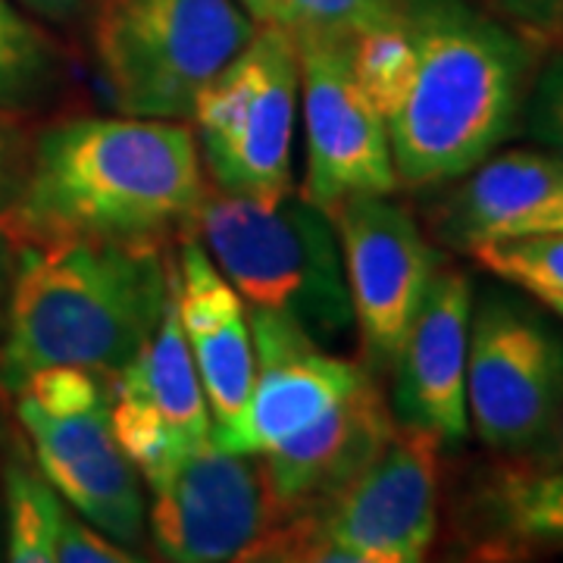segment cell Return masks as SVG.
<instances>
[{
    "label": "cell",
    "instance_id": "obj_19",
    "mask_svg": "<svg viewBox=\"0 0 563 563\" xmlns=\"http://www.w3.org/2000/svg\"><path fill=\"white\" fill-rule=\"evenodd\" d=\"M476 510L488 548L563 551V466L542 461L495 470Z\"/></svg>",
    "mask_w": 563,
    "mask_h": 563
},
{
    "label": "cell",
    "instance_id": "obj_13",
    "mask_svg": "<svg viewBox=\"0 0 563 563\" xmlns=\"http://www.w3.org/2000/svg\"><path fill=\"white\" fill-rule=\"evenodd\" d=\"M110 422L117 442L141 473L154 479L185 451L213 439L210 407L179 320V269L154 335L110 376Z\"/></svg>",
    "mask_w": 563,
    "mask_h": 563
},
{
    "label": "cell",
    "instance_id": "obj_29",
    "mask_svg": "<svg viewBox=\"0 0 563 563\" xmlns=\"http://www.w3.org/2000/svg\"><path fill=\"white\" fill-rule=\"evenodd\" d=\"M261 25H285V0H239Z\"/></svg>",
    "mask_w": 563,
    "mask_h": 563
},
{
    "label": "cell",
    "instance_id": "obj_25",
    "mask_svg": "<svg viewBox=\"0 0 563 563\" xmlns=\"http://www.w3.org/2000/svg\"><path fill=\"white\" fill-rule=\"evenodd\" d=\"M479 3L542 51H551L563 41V0H479Z\"/></svg>",
    "mask_w": 563,
    "mask_h": 563
},
{
    "label": "cell",
    "instance_id": "obj_2",
    "mask_svg": "<svg viewBox=\"0 0 563 563\" xmlns=\"http://www.w3.org/2000/svg\"><path fill=\"white\" fill-rule=\"evenodd\" d=\"M207 176L191 125L151 117H69L32 139L13 242L176 244L195 232Z\"/></svg>",
    "mask_w": 563,
    "mask_h": 563
},
{
    "label": "cell",
    "instance_id": "obj_23",
    "mask_svg": "<svg viewBox=\"0 0 563 563\" xmlns=\"http://www.w3.org/2000/svg\"><path fill=\"white\" fill-rule=\"evenodd\" d=\"M391 16V0H285L291 35L357 41Z\"/></svg>",
    "mask_w": 563,
    "mask_h": 563
},
{
    "label": "cell",
    "instance_id": "obj_15",
    "mask_svg": "<svg viewBox=\"0 0 563 563\" xmlns=\"http://www.w3.org/2000/svg\"><path fill=\"white\" fill-rule=\"evenodd\" d=\"M176 269L181 332L207 395L213 442L242 451L244 417L257 373L247 303L210 261L195 232L176 242Z\"/></svg>",
    "mask_w": 563,
    "mask_h": 563
},
{
    "label": "cell",
    "instance_id": "obj_16",
    "mask_svg": "<svg viewBox=\"0 0 563 563\" xmlns=\"http://www.w3.org/2000/svg\"><path fill=\"white\" fill-rule=\"evenodd\" d=\"M254 335V388L244 417V454H266L351 395L373 373L325 351L310 332L282 313L247 310Z\"/></svg>",
    "mask_w": 563,
    "mask_h": 563
},
{
    "label": "cell",
    "instance_id": "obj_6",
    "mask_svg": "<svg viewBox=\"0 0 563 563\" xmlns=\"http://www.w3.org/2000/svg\"><path fill=\"white\" fill-rule=\"evenodd\" d=\"M439 451L432 435L398 426L342 492L273 526L251 561H426L439 536Z\"/></svg>",
    "mask_w": 563,
    "mask_h": 563
},
{
    "label": "cell",
    "instance_id": "obj_10",
    "mask_svg": "<svg viewBox=\"0 0 563 563\" xmlns=\"http://www.w3.org/2000/svg\"><path fill=\"white\" fill-rule=\"evenodd\" d=\"M147 536L173 563L251 561L276 526L261 457L203 442L144 483Z\"/></svg>",
    "mask_w": 563,
    "mask_h": 563
},
{
    "label": "cell",
    "instance_id": "obj_22",
    "mask_svg": "<svg viewBox=\"0 0 563 563\" xmlns=\"http://www.w3.org/2000/svg\"><path fill=\"white\" fill-rule=\"evenodd\" d=\"M470 257H476L485 273L520 288L536 303L563 301V232L485 244Z\"/></svg>",
    "mask_w": 563,
    "mask_h": 563
},
{
    "label": "cell",
    "instance_id": "obj_20",
    "mask_svg": "<svg viewBox=\"0 0 563 563\" xmlns=\"http://www.w3.org/2000/svg\"><path fill=\"white\" fill-rule=\"evenodd\" d=\"M3 558L10 563H57V539L69 504L41 476L35 461L3 466Z\"/></svg>",
    "mask_w": 563,
    "mask_h": 563
},
{
    "label": "cell",
    "instance_id": "obj_1",
    "mask_svg": "<svg viewBox=\"0 0 563 563\" xmlns=\"http://www.w3.org/2000/svg\"><path fill=\"white\" fill-rule=\"evenodd\" d=\"M542 47L479 0H391L354 41V66L379 107L401 188H435L495 154L523 120Z\"/></svg>",
    "mask_w": 563,
    "mask_h": 563
},
{
    "label": "cell",
    "instance_id": "obj_26",
    "mask_svg": "<svg viewBox=\"0 0 563 563\" xmlns=\"http://www.w3.org/2000/svg\"><path fill=\"white\" fill-rule=\"evenodd\" d=\"M29 154H32V139L25 135L20 110L0 107V217L20 201Z\"/></svg>",
    "mask_w": 563,
    "mask_h": 563
},
{
    "label": "cell",
    "instance_id": "obj_14",
    "mask_svg": "<svg viewBox=\"0 0 563 563\" xmlns=\"http://www.w3.org/2000/svg\"><path fill=\"white\" fill-rule=\"evenodd\" d=\"M473 301V279L463 269L439 266L385 376L395 422L432 435L442 451H457L470 439L466 354Z\"/></svg>",
    "mask_w": 563,
    "mask_h": 563
},
{
    "label": "cell",
    "instance_id": "obj_4",
    "mask_svg": "<svg viewBox=\"0 0 563 563\" xmlns=\"http://www.w3.org/2000/svg\"><path fill=\"white\" fill-rule=\"evenodd\" d=\"M195 235L247 310L282 313L322 344L354 329L332 217L298 191L261 203L207 185Z\"/></svg>",
    "mask_w": 563,
    "mask_h": 563
},
{
    "label": "cell",
    "instance_id": "obj_30",
    "mask_svg": "<svg viewBox=\"0 0 563 563\" xmlns=\"http://www.w3.org/2000/svg\"><path fill=\"white\" fill-rule=\"evenodd\" d=\"M544 451H548V454H544V463H558V466H563V420L561 426H558V432L551 435V442H548Z\"/></svg>",
    "mask_w": 563,
    "mask_h": 563
},
{
    "label": "cell",
    "instance_id": "obj_17",
    "mask_svg": "<svg viewBox=\"0 0 563 563\" xmlns=\"http://www.w3.org/2000/svg\"><path fill=\"white\" fill-rule=\"evenodd\" d=\"M395 429L398 422L379 388V376H369L320 420L257 454L276 526L342 492L383 451Z\"/></svg>",
    "mask_w": 563,
    "mask_h": 563
},
{
    "label": "cell",
    "instance_id": "obj_31",
    "mask_svg": "<svg viewBox=\"0 0 563 563\" xmlns=\"http://www.w3.org/2000/svg\"><path fill=\"white\" fill-rule=\"evenodd\" d=\"M544 310H551V313H554V317H558V320L563 322V301H551V303H542Z\"/></svg>",
    "mask_w": 563,
    "mask_h": 563
},
{
    "label": "cell",
    "instance_id": "obj_32",
    "mask_svg": "<svg viewBox=\"0 0 563 563\" xmlns=\"http://www.w3.org/2000/svg\"><path fill=\"white\" fill-rule=\"evenodd\" d=\"M0 548H3V504H0Z\"/></svg>",
    "mask_w": 563,
    "mask_h": 563
},
{
    "label": "cell",
    "instance_id": "obj_12",
    "mask_svg": "<svg viewBox=\"0 0 563 563\" xmlns=\"http://www.w3.org/2000/svg\"><path fill=\"white\" fill-rule=\"evenodd\" d=\"M329 217L342 247L361 363L385 379L429 282L442 266L439 251L391 195L347 198Z\"/></svg>",
    "mask_w": 563,
    "mask_h": 563
},
{
    "label": "cell",
    "instance_id": "obj_5",
    "mask_svg": "<svg viewBox=\"0 0 563 563\" xmlns=\"http://www.w3.org/2000/svg\"><path fill=\"white\" fill-rule=\"evenodd\" d=\"M91 47L117 113L191 120L198 95L257 35L239 0H91Z\"/></svg>",
    "mask_w": 563,
    "mask_h": 563
},
{
    "label": "cell",
    "instance_id": "obj_9",
    "mask_svg": "<svg viewBox=\"0 0 563 563\" xmlns=\"http://www.w3.org/2000/svg\"><path fill=\"white\" fill-rule=\"evenodd\" d=\"M470 432L495 454H539L563 420V329L507 291L473 301Z\"/></svg>",
    "mask_w": 563,
    "mask_h": 563
},
{
    "label": "cell",
    "instance_id": "obj_7",
    "mask_svg": "<svg viewBox=\"0 0 563 563\" xmlns=\"http://www.w3.org/2000/svg\"><path fill=\"white\" fill-rule=\"evenodd\" d=\"M13 398L41 476L103 536L139 551L147 539V492L117 442L110 379L57 366L35 373Z\"/></svg>",
    "mask_w": 563,
    "mask_h": 563
},
{
    "label": "cell",
    "instance_id": "obj_21",
    "mask_svg": "<svg viewBox=\"0 0 563 563\" xmlns=\"http://www.w3.org/2000/svg\"><path fill=\"white\" fill-rule=\"evenodd\" d=\"M63 79L60 47L16 0H0V107L44 101Z\"/></svg>",
    "mask_w": 563,
    "mask_h": 563
},
{
    "label": "cell",
    "instance_id": "obj_24",
    "mask_svg": "<svg viewBox=\"0 0 563 563\" xmlns=\"http://www.w3.org/2000/svg\"><path fill=\"white\" fill-rule=\"evenodd\" d=\"M520 129L548 154L563 161V51H554L539 63L526 95Z\"/></svg>",
    "mask_w": 563,
    "mask_h": 563
},
{
    "label": "cell",
    "instance_id": "obj_27",
    "mask_svg": "<svg viewBox=\"0 0 563 563\" xmlns=\"http://www.w3.org/2000/svg\"><path fill=\"white\" fill-rule=\"evenodd\" d=\"M13 273H16V244L0 222V339L7 329V310H10V291H13Z\"/></svg>",
    "mask_w": 563,
    "mask_h": 563
},
{
    "label": "cell",
    "instance_id": "obj_3",
    "mask_svg": "<svg viewBox=\"0 0 563 563\" xmlns=\"http://www.w3.org/2000/svg\"><path fill=\"white\" fill-rule=\"evenodd\" d=\"M16 244V273L0 339V388L41 369L113 376L157 329L176 273L169 244L54 239Z\"/></svg>",
    "mask_w": 563,
    "mask_h": 563
},
{
    "label": "cell",
    "instance_id": "obj_18",
    "mask_svg": "<svg viewBox=\"0 0 563 563\" xmlns=\"http://www.w3.org/2000/svg\"><path fill=\"white\" fill-rule=\"evenodd\" d=\"M451 185L435 232L454 251L563 232V161L544 147L495 151Z\"/></svg>",
    "mask_w": 563,
    "mask_h": 563
},
{
    "label": "cell",
    "instance_id": "obj_28",
    "mask_svg": "<svg viewBox=\"0 0 563 563\" xmlns=\"http://www.w3.org/2000/svg\"><path fill=\"white\" fill-rule=\"evenodd\" d=\"M16 3L44 22H73L81 13H88L91 0H16Z\"/></svg>",
    "mask_w": 563,
    "mask_h": 563
},
{
    "label": "cell",
    "instance_id": "obj_11",
    "mask_svg": "<svg viewBox=\"0 0 563 563\" xmlns=\"http://www.w3.org/2000/svg\"><path fill=\"white\" fill-rule=\"evenodd\" d=\"M301 69L307 179L303 198L322 210L401 188L383 113L354 66V41L291 35Z\"/></svg>",
    "mask_w": 563,
    "mask_h": 563
},
{
    "label": "cell",
    "instance_id": "obj_8",
    "mask_svg": "<svg viewBox=\"0 0 563 563\" xmlns=\"http://www.w3.org/2000/svg\"><path fill=\"white\" fill-rule=\"evenodd\" d=\"M301 101L298 47L285 25H261L198 95L191 132L210 188L273 203L295 191L291 144Z\"/></svg>",
    "mask_w": 563,
    "mask_h": 563
}]
</instances>
